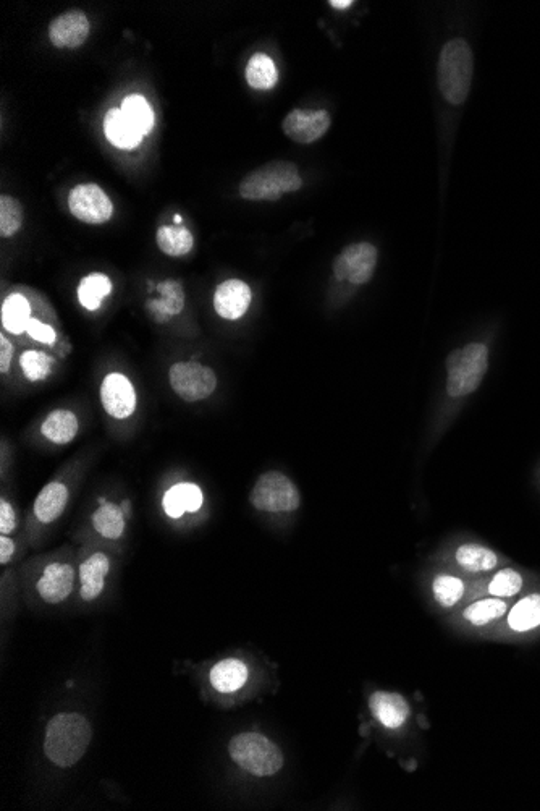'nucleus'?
Segmentation results:
<instances>
[{"mask_svg": "<svg viewBox=\"0 0 540 811\" xmlns=\"http://www.w3.org/2000/svg\"><path fill=\"white\" fill-rule=\"evenodd\" d=\"M20 368L31 383H39L51 376L54 358L39 350H26L20 355Z\"/></svg>", "mask_w": 540, "mask_h": 811, "instance_id": "nucleus-31", "label": "nucleus"}, {"mask_svg": "<svg viewBox=\"0 0 540 811\" xmlns=\"http://www.w3.org/2000/svg\"><path fill=\"white\" fill-rule=\"evenodd\" d=\"M507 612V603L500 598L481 599L471 604L463 614L473 625H486L492 620L500 619Z\"/></svg>", "mask_w": 540, "mask_h": 811, "instance_id": "nucleus-33", "label": "nucleus"}, {"mask_svg": "<svg viewBox=\"0 0 540 811\" xmlns=\"http://www.w3.org/2000/svg\"><path fill=\"white\" fill-rule=\"evenodd\" d=\"M13 345L7 337L0 336V373H9L12 366Z\"/></svg>", "mask_w": 540, "mask_h": 811, "instance_id": "nucleus-38", "label": "nucleus"}, {"mask_svg": "<svg viewBox=\"0 0 540 811\" xmlns=\"http://www.w3.org/2000/svg\"><path fill=\"white\" fill-rule=\"evenodd\" d=\"M68 501H70V491L64 481L47 483L34 501V519L43 525H51L64 515Z\"/></svg>", "mask_w": 540, "mask_h": 811, "instance_id": "nucleus-16", "label": "nucleus"}, {"mask_svg": "<svg viewBox=\"0 0 540 811\" xmlns=\"http://www.w3.org/2000/svg\"><path fill=\"white\" fill-rule=\"evenodd\" d=\"M156 240L159 250L172 258L188 255L195 247V237L190 230L180 224L159 227Z\"/></svg>", "mask_w": 540, "mask_h": 811, "instance_id": "nucleus-24", "label": "nucleus"}, {"mask_svg": "<svg viewBox=\"0 0 540 811\" xmlns=\"http://www.w3.org/2000/svg\"><path fill=\"white\" fill-rule=\"evenodd\" d=\"M157 292L161 293L159 300H149L146 303L149 315L156 323L164 324L173 316L180 315L185 308V290L177 281L161 282L157 284Z\"/></svg>", "mask_w": 540, "mask_h": 811, "instance_id": "nucleus-18", "label": "nucleus"}, {"mask_svg": "<svg viewBox=\"0 0 540 811\" xmlns=\"http://www.w3.org/2000/svg\"><path fill=\"white\" fill-rule=\"evenodd\" d=\"M465 595V583L452 575H439L434 580V596L443 608H452Z\"/></svg>", "mask_w": 540, "mask_h": 811, "instance_id": "nucleus-34", "label": "nucleus"}, {"mask_svg": "<svg viewBox=\"0 0 540 811\" xmlns=\"http://www.w3.org/2000/svg\"><path fill=\"white\" fill-rule=\"evenodd\" d=\"M377 266V248L371 243H353L343 248L334 263L338 281L353 285L368 284Z\"/></svg>", "mask_w": 540, "mask_h": 811, "instance_id": "nucleus-9", "label": "nucleus"}, {"mask_svg": "<svg viewBox=\"0 0 540 811\" xmlns=\"http://www.w3.org/2000/svg\"><path fill=\"white\" fill-rule=\"evenodd\" d=\"M13 554H15V543L9 536L2 535V538H0V564H9L12 561Z\"/></svg>", "mask_w": 540, "mask_h": 811, "instance_id": "nucleus-39", "label": "nucleus"}, {"mask_svg": "<svg viewBox=\"0 0 540 811\" xmlns=\"http://www.w3.org/2000/svg\"><path fill=\"white\" fill-rule=\"evenodd\" d=\"M228 753L243 771L256 778H270L283 768V753L259 732H243L230 740Z\"/></svg>", "mask_w": 540, "mask_h": 811, "instance_id": "nucleus-4", "label": "nucleus"}, {"mask_svg": "<svg viewBox=\"0 0 540 811\" xmlns=\"http://www.w3.org/2000/svg\"><path fill=\"white\" fill-rule=\"evenodd\" d=\"M114 285L109 277L102 272H93L81 279L78 285V300L81 306L88 311H96L101 308L104 298L109 297Z\"/></svg>", "mask_w": 540, "mask_h": 811, "instance_id": "nucleus-26", "label": "nucleus"}, {"mask_svg": "<svg viewBox=\"0 0 540 811\" xmlns=\"http://www.w3.org/2000/svg\"><path fill=\"white\" fill-rule=\"evenodd\" d=\"M369 708H371L374 718L387 727V729H400L410 718V705L405 698L398 693L376 692L369 698Z\"/></svg>", "mask_w": 540, "mask_h": 811, "instance_id": "nucleus-17", "label": "nucleus"}, {"mask_svg": "<svg viewBox=\"0 0 540 811\" xmlns=\"http://www.w3.org/2000/svg\"><path fill=\"white\" fill-rule=\"evenodd\" d=\"M249 502L262 512H293L301 504L300 491L288 476L280 472H267L259 476L251 489Z\"/></svg>", "mask_w": 540, "mask_h": 811, "instance_id": "nucleus-6", "label": "nucleus"}, {"mask_svg": "<svg viewBox=\"0 0 540 811\" xmlns=\"http://www.w3.org/2000/svg\"><path fill=\"white\" fill-rule=\"evenodd\" d=\"M110 567H112V561L106 552L96 551L83 559L78 567L80 598L83 603H93L104 593Z\"/></svg>", "mask_w": 540, "mask_h": 811, "instance_id": "nucleus-14", "label": "nucleus"}, {"mask_svg": "<svg viewBox=\"0 0 540 811\" xmlns=\"http://www.w3.org/2000/svg\"><path fill=\"white\" fill-rule=\"evenodd\" d=\"M31 305L22 293H10L2 303V326L10 334L20 336L30 324Z\"/></svg>", "mask_w": 540, "mask_h": 811, "instance_id": "nucleus-25", "label": "nucleus"}, {"mask_svg": "<svg viewBox=\"0 0 540 811\" xmlns=\"http://www.w3.org/2000/svg\"><path fill=\"white\" fill-rule=\"evenodd\" d=\"M473 70V52L465 39H452L443 46L439 60V86L443 98L453 106H460L468 98Z\"/></svg>", "mask_w": 540, "mask_h": 811, "instance_id": "nucleus-3", "label": "nucleus"}, {"mask_svg": "<svg viewBox=\"0 0 540 811\" xmlns=\"http://www.w3.org/2000/svg\"><path fill=\"white\" fill-rule=\"evenodd\" d=\"M104 132L107 140L119 149H135L141 145L144 136L131 124L122 109H110L104 119Z\"/></svg>", "mask_w": 540, "mask_h": 811, "instance_id": "nucleus-22", "label": "nucleus"}, {"mask_svg": "<svg viewBox=\"0 0 540 811\" xmlns=\"http://www.w3.org/2000/svg\"><path fill=\"white\" fill-rule=\"evenodd\" d=\"M203 504V491L193 483H180V485L172 486L165 493L164 502H162L165 514L169 515L170 519H180L186 512L195 514L203 507Z\"/></svg>", "mask_w": 540, "mask_h": 811, "instance_id": "nucleus-19", "label": "nucleus"}, {"mask_svg": "<svg viewBox=\"0 0 540 811\" xmlns=\"http://www.w3.org/2000/svg\"><path fill=\"white\" fill-rule=\"evenodd\" d=\"M78 431L80 421L75 413L67 408H57L49 413L41 425L44 438L55 446H65L68 442H72L78 436Z\"/></svg>", "mask_w": 540, "mask_h": 811, "instance_id": "nucleus-20", "label": "nucleus"}, {"mask_svg": "<svg viewBox=\"0 0 540 811\" xmlns=\"http://www.w3.org/2000/svg\"><path fill=\"white\" fill-rule=\"evenodd\" d=\"M249 671L243 661L237 658L222 659L212 666L209 682L220 693H233L240 690L248 680Z\"/></svg>", "mask_w": 540, "mask_h": 811, "instance_id": "nucleus-21", "label": "nucleus"}, {"mask_svg": "<svg viewBox=\"0 0 540 811\" xmlns=\"http://www.w3.org/2000/svg\"><path fill=\"white\" fill-rule=\"evenodd\" d=\"M76 577L78 574L70 562L54 561L47 564L39 574L38 580L34 583V590L43 603L57 606L72 596Z\"/></svg>", "mask_w": 540, "mask_h": 811, "instance_id": "nucleus-10", "label": "nucleus"}, {"mask_svg": "<svg viewBox=\"0 0 540 811\" xmlns=\"http://www.w3.org/2000/svg\"><path fill=\"white\" fill-rule=\"evenodd\" d=\"M23 208L13 196H0V235L4 238L17 235L23 227Z\"/></svg>", "mask_w": 540, "mask_h": 811, "instance_id": "nucleus-32", "label": "nucleus"}, {"mask_svg": "<svg viewBox=\"0 0 540 811\" xmlns=\"http://www.w3.org/2000/svg\"><path fill=\"white\" fill-rule=\"evenodd\" d=\"M508 624L516 632H528L540 625V595L526 596L515 604L508 616Z\"/></svg>", "mask_w": 540, "mask_h": 811, "instance_id": "nucleus-29", "label": "nucleus"}, {"mask_svg": "<svg viewBox=\"0 0 540 811\" xmlns=\"http://www.w3.org/2000/svg\"><path fill=\"white\" fill-rule=\"evenodd\" d=\"M93 740V727L80 713L55 714L47 722L44 755L57 768L68 769L86 755Z\"/></svg>", "mask_w": 540, "mask_h": 811, "instance_id": "nucleus-1", "label": "nucleus"}, {"mask_svg": "<svg viewBox=\"0 0 540 811\" xmlns=\"http://www.w3.org/2000/svg\"><path fill=\"white\" fill-rule=\"evenodd\" d=\"M330 5L337 10H346L350 9L353 2H351V0H330Z\"/></svg>", "mask_w": 540, "mask_h": 811, "instance_id": "nucleus-40", "label": "nucleus"}, {"mask_svg": "<svg viewBox=\"0 0 540 811\" xmlns=\"http://www.w3.org/2000/svg\"><path fill=\"white\" fill-rule=\"evenodd\" d=\"M173 392L190 404L207 399L217 389V376L212 368L198 361H178L169 371Z\"/></svg>", "mask_w": 540, "mask_h": 811, "instance_id": "nucleus-7", "label": "nucleus"}, {"mask_svg": "<svg viewBox=\"0 0 540 811\" xmlns=\"http://www.w3.org/2000/svg\"><path fill=\"white\" fill-rule=\"evenodd\" d=\"M330 124L332 117L324 109L319 111L293 109L283 120L282 128L285 135L295 143L311 145L314 141L321 140L329 130Z\"/></svg>", "mask_w": 540, "mask_h": 811, "instance_id": "nucleus-12", "label": "nucleus"}, {"mask_svg": "<svg viewBox=\"0 0 540 811\" xmlns=\"http://www.w3.org/2000/svg\"><path fill=\"white\" fill-rule=\"evenodd\" d=\"M68 208L78 221L89 226L106 224L114 214V204L96 183H83L72 188L68 195Z\"/></svg>", "mask_w": 540, "mask_h": 811, "instance_id": "nucleus-8", "label": "nucleus"}, {"mask_svg": "<svg viewBox=\"0 0 540 811\" xmlns=\"http://www.w3.org/2000/svg\"><path fill=\"white\" fill-rule=\"evenodd\" d=\"M456 562L468 572H489L497 565L498 559L494 551L479 546V544H465L456 551Z\"/></svg>", "mask_w": 540, "mask_h": 811, "instance_id": "nucleus-28", "label": "nucleus"}, {"mask_svg": "<svg viewBox=\"0 0 540 811\" xmlns=\"http://www.w3.org/2000/svg\"><path fill=\"white\" fill-rule=\"evenodd\" d=\"M301 187L303 179L295 164L274 161L246 175L240 183V195L248 201H277Z\"/></svg>", "mask_w": 540, "mask_h": 811, "instance_id": "nucleus-2", "label": "nucleus"}, {"mask_svg": "<svg viewBox=\"0 0 540 811\" xmlns=\"http://www.w3.org/2000/svg\"><path fill=\"white\" fill-rule=\"evenodd\" d=\"M523 588V578L513 569L500 570L489 585V593L495 598H511Z\"/></svg>", "mask_w": 540, "mask_h": 811, "instance_id": "nucleus-35", "label": "nucleus"}, {"mask_svg": "<svg viewBox=\"0 0 540 811\" xmlns=\"http://www.w3.org/2000/svg\"><path fill=\"white\" fill-rule=\"evenodd\" d=\"M26 332L31 339L43 342V344L54 345L57 334L55 329L49 324L43 323L41 319L31 318L30 324L26 327Z\"/></svg>", "mask_w": 540, "mask_h": 811, "instance_id": "nucleus-36", "label": "nucleus"}, {"mask_svg": "<svg viewBox=\"0 0 540 811\" xmlns=\"http://www.w3.org/2000/svg\"><path fill=\"white\" fill-rule=\"evenodd\" d=\"M17 528V514L7 499L0 501V533L10 535Z\"/></svg>", "mask_w": 540, "mask_h": 811, "instance_id": "nucleus-37", "label": "nucleus"}, {"mask_svg": "<svg viewBox=\"0 0 540 811\" xmlns=\"http://www.w3.org/2000/svg\"><path fill=\"white\" fill-rule=\"evenodd\" d=\"M175 224H182V217L175 216Z\"/></svg>", "mask_w": 540, "mask_h": 811, "instance_id": "nucleus-41", "label": "nucleus"}, {"mask_svg": "<svg viewBox=\"0 0 540 811\" xmlns=\"http://www.w3.org/2000/svg\"><path fill=\"white\" fill-rule=\"evenodd\" d=\"M246 81L253 90L269 91L279 81V70L267 54H254L246 65Z\"/></svg>", "mask_w": 540, "mask_h": 811, "instance_id": "nucleus-27", "label": "nucleus"}, {"mask_svg": "<svg viewBox=\"0 0 540 811\" xmlns=\"http://www.w3.org/2000/svg\"><path fill=\"white\" fill-rule=\"evenodd\" d=\"M253 293L246 282L240 279H228L222 282L214 292V310L220 318L237 321L243 318L251 305Z\"/></svg>", "mask_w": 540, "mask_h": 811, "instance_id": "nucleus-15", "label": "nucleus"}, {"mask_svg": "<svg viewBox=\"0 0 540 811\" xmlns=\"http://www.w3.org/2000/svg\"><path fill=\"white\" fill-rule=\"evenodd\" d=\"M101 404L107 415L115 420H127L136 412V391L130 379L122 373L107 374L102 381Z\"/></svg>", "mask_w": 540, "mask_h": 811, "instance_id": "nucleus-11", "label": "nucleus"}, {"mask_svg": "<svg viewBox=\"0 0 540 811\" xmlns=\"http://www.w3.org/2000/svg\"><path fill=\"white\" fill-rule=\"evenodd\" d=\"M91 23L81 10H68L49 25V39L57 49H78L88 41Z\"/></svg>", "mask_w": 540, "mask_h": 811, "instance_id": "nucleus-13", "label": "nucleus"}, {"mask_svg": "<svg viewBox=\"0 0 540 811\" xmlns=\"http://www.w3.org/2000/svg\"><path fill=\"white\" fill-rule=\"evenodd\" d=\"M91 523L102 538L115 541L120 540L125 533L127 517H125L123 507L117 506L114 502L102 501L101 506L94 510Z\"/></svg>", "mask_w": 540, "mask_h": 811, "instance_id": "nucleus-23", "label": "nucleus"}, {"mask_svg": "<svg viewBox=\"0 0 540 811\" xmlns=\"http://www.w3.org/2000/svg\"><path fill=\"white\" fill-rule=\"evenodd\" d=\"M122 111L127 115L131 124L138 128L141 135L146 136L154 128V111L151 104L141 94H131L122 104Z\"/></svg>", "mask_w": 540, "mask_h": 811, "instance_id": "nucleus-30", "label": "nucleus"}, {"mask_svg": "<svg viewBox=\"0 0 540 811\" xmlns=\"http://www.w3.org/2000/svg\"><path fill=\"white\" fill-rule=\"evenodd\" d=\"M489 366V352L484 344H469L447 358V392L452 397L471 394L481 386Z\"/></svg>", "mask_w": 540, "mask_h": 811, "instance_id": "nucleus-5", "label": "nucleus"}]
</instances>
